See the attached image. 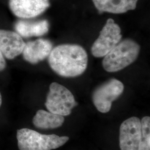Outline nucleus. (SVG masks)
<instances>
[{
    "label": "nucleus",
    "instance_id": "0eeeda50",
    "mask_svg": "<svg viewBox=\"0 0 150 150\" xmlns=\"http://www.w3.org/2000/svg\"><path fill=\"white\" fill-rule=\"evenodd\" d=\"M50 6V0H9L8 7L15 16L30 19L43 13Z\"/></svg>",
    "mask_w": 150,
    "mask_h": 150
},
{
    "label": "nucleus",
    "instance_id": "f03ea898",
    "mask_svg": "<svg viewBox=\"0 0 150 150\" xmlns=\"http://www.w3.org/2000/svg\"><path fill=\"white\" fill-rule=\"evenodd\" d=\"M140 46L132 39H125L104 56L102 66L108 72H115L129 66L138 58Z\"/></svg>",
    "mask_w": 150,
    "mask_h": 150
},
{
    "label": "nucleus",
    "instance_id": "9d476101",
    "mask_svg": "<svg viewBox=\"0 0 150 150\" xmlns=\"http://www.w3.org/2000/svg\"><path fill=\"white\" fill-rule=\"evenodd\" d=\"M25 42L15 31L0 29V51L6 59H15L22 53Z\"/></svg>",
    "mask_w": 150,
    "mask_h": 150
},
{
    "label": "nucleus",
    "instance_id": "20e7f679",
    "mask_svg": "<svg viewBox=\"0 0 150 150\" xmlns=\"http://www.w3.org/2000/svg\"><path fill=\"white\" fill-rule=\"evenodd\" d=\"M77 103L71 92L57 82H52L49 87L45 106L49 112L62 116H69Z\"/></svg>",
    "mask_w": 150,
    "mask_h": 150
},
{
    "label": "nucleus",
    "instance_id": "dca6fc26",
    "mask_svg": "<svg viewBox=\"0 0 150 150\" xmlns=\"http://www.w3.org/2000/svg\"><path fill=\"white\" fill-rule=\"evenodd\" d=\"M2 96H1V94L0 93V107L1 106V105H2Z\"/></svg>",
    "mask_w": 150,
    "mask_h": 150
},
{
    "label": "nucleus",
    "instance_id": "39448f33",
    "mask_svg": "<svg viewBox=\"0 0 150 150\" xmlns=\"http://www.w3.org/2000/svg\"><path fill=\"white\" fill-rule=\"evenodd\" d=\"M122 39L121 30L112 18H109L99 36L93 43L91 53L95 57H103L112 50Z\"/></svg>",
    "mask_w": 150,
    "mask_h": 150
},
{
    "label": "nucleus",
    "instance_id": "7ed1b4c3",
    "mask_svg": "<svg viewBox=\"0 0 150 150\" xmlns=\"http://www.w3.org/2000/svg\"><path fill=\"white\" fill-rule=\"evenodd\" d=\"M17 139L20 150H52L64 145L69 137L41 134L33 129L23 128L17 130Z\"/></svg>",
    "mask_w": 150,
    "mask_h": 150
},
{
    "label": "nucleus",
    "instance_id": "ddd939ff",
    "mask_svg": "<svg viewBox=\"0 0 150 150\" xmlns=\"http://www.w3.org/2000/svg\"><path fill=\"white\" fill-rule=\"evenodd\" d=\"M64 116L40 110L32 119L33 125L38 129H54L61 127L64 122Z\"/></svg>",
    "mask_w": 150,
    "mask_h": 150
},
{
    "label": "nucleus",
    "instance_id": "4468645a",
    "mask_svg": "<svg viewBox=\"0 0 150 150\" xmlns=\"http://www.w3.org/2000/svg\"><path fill=\"white\" fill-rule=\"evenodd\" d=\"M141 136L139 150H150V117L145 116L141 121Z\"/></svg>",
    "mask_w": 150,
    "mask_h": 150
},
{
    "label": "nucleus",
    "instance_id": "6e6552de",
    "mask_svg": "<svg viewBox=\"0 0 150 150\" xmlns=\"http://www.w3.org/2000/svg\"><path fill=\"white\" fill-rule=\"evenodd\" d=\"M141 136V123L139 118L132 117L124 121L120 129L121 150H139Z\"/></svg>",
    "mask_w": 150,
    "mask_h": 150
},
{
    "label": "nucleus",
    "instance_id": "423d86ee",
    "mask_svg": "<svg viewBox=\"0 0 150 150\" xmlns=\"http://www.w3.org/2000/svg\"><path fill=\"white\" fill-rule=\"evenodd\" d=\"M124 85L122 82L111 79L97 87L92 93V101L100 112L107 113L112 107V103L123 93Z\"/></svg>",
    "mask_w": 150,
    "mask_h": 150
},
{
    "label": "nucleus",
    "instance_id": "f257e3e1",
    "mask_svg": "<svg viewBox=\"0 0 150 150\" xmlns=\"http://www.w3.org/2000/svg\"><path fill=\"white\" fill-rule=\"evenodd\" d=\"M48 62L56 74L64 77H75L86 71L88 55L80 45L62 44L52 48L48 56Z\"/></svg>",
    "mask_w": 150,
    "mask_h": 150
},
{
    "label": "nucleus",
    "instance_id": "f8f14e48",
    "mask_svg": "<svg viewBox=\"0 0 150 150\" xmlns=\"http://www.w3.org/2000/svg\"><path fill=\"white\" fill-rule=\"evenodd\" d=\"M92 2L100 13L121 14L134 10L138 0H92Z\"/></svg>",
    "mask_w": 150,
    "mask_h": 150
},
{
    "label": "nucleus",
    "instance_id": "2eb2a0df",
    "mask_svg": "<svg viewBox=\"0 0 150 150\" xmlns=\"http://www.w3.org/2000/svg\"><path fill=\"white\" fill-rule=\"evenodd\" d=\"M6 67V62L5 58L0 51V72H2L4 70H5Z\"/></svg>",
    "mask_w": 150,
    "mask_h": 150
},
{
    "label": "nucleus",
    "instance_id": "9b49d317",
    "mask_svg": "<svg viewBox=\"0 0 150 150\" xmlns=\"http://www.w3.org/2000/svg\"><path fill=\"white\" fill-rule=\"evenodd\" d=\"M14 27L16 32L22 38L40 37L48 32L50 24L46 20L27 21L23 19L16 22Z\"/></svg>",
    "mask_w": 150,
    "mask_h": 150
},
{
    "label": "nucleus",
    "instance_id": "1a4fd4ad",
    "mask_svg": "<svg viewBox=\"0 0 150 150\" xmlns=\"http://www.w3.org/2000/svg\"><path fill=\"white\" fill-rule=\"evenodd\" d=\"M53 48L51 41L45 38H38L25 43L22 51L23 59L31 64H37L48 56Z\"/></svg>",
    "mask_w": 150,
    "mask_h": 150
}]
</instances>
